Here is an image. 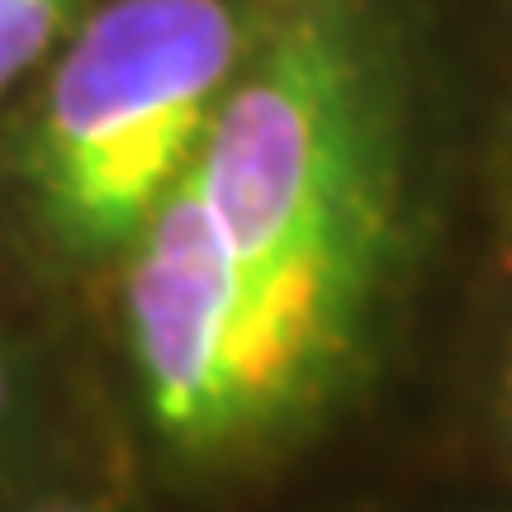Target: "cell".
<instances>
[{"label": "cell", "mask_w": 512, "mask_h": 512, "mask_svg": "<svg viewBox=\"0 0 512 512\" xmlns=\"http://www.w3.org/2000/svg\"><path fill=\"white\" fill-rule=\"evenodd\" d=\"M185 176L242 280L337 370L394 219L389 119L356 24L332 5L285 19L233 72Z\"/></svg>", "instance_id": "cell-1"}, {"label": "cell", "mask_w": 512, "mask_h": 512, "mask_svg": "<svg viewBox=\"0 0 512 512\" xmlns=\"http://www.w3.org/2000/svg\"><path fill=\"white\" fill-rule=\"evenodd\" d=\"M128 266V337L147 408L181 451H238L304 413L332 366L242 280L190 176Z\"/></svg>", "instance_id": "cell-3"}, {"label": "cell", "mask_w": 512, "mask_h": 512, "mask_svg": "<svg viewBox=\"0 0 512 512\" xmlns=\"http://www.w3.org/2000/svg\"><path fill=\"white\" fill-rule=\"evenodd\" d=\"M5 399H10V375H5V366H0V413H5Z\"/></svg>", "instance_id": "cell-5"}, {"label": "cell", "mask_w": 512, "mask_h": 512, "mask_svg": "<svg viewBox=\"0 0 512 512\" xmlns=\"http://www.w3.org/2000/svg\"><path fill=\"white\" fill-rule=\"evenodd\" d=\"M81 0H0V91L34 62Z\"/></svg>", "instance_id": "cell-4"}, {"label": "cell", "mask_w": 512, "mask_h": 512, "mask_svg": "<svg viewBox=\"0 0 512 512\" xmlns=\"http://www.w3.org/2000/svg\"><path fill=\"white\" fill-rule=\"evenodd\" d=\"M43 512H95V508H81V503H57V508H43Z\"/></svg>", "instance_id": "cell-6"}, {"label": "cell", "mask_w": 512, "mask_h": 512, "mask_svg": "<svg viewBox=\"0 0 512 512\" xmlns=\"http://www.w3.org/2000/svg\"><path fill=\"white\" fill-rule=\"evenodd\" d=\"M508 399H512V370H508Z\"/></svg>", "instance_id": "cell-7"}, {"label": "cell", "mask_w": 512, "mask_h": 512, "mask_svg": "<svg viewBox=\"0 0 512 512\" xmlns=\"http://www.w3.org/2000/svg\"><path fill=\"white\" fill-rule=\"evenodd\" d=\"M228 0H114L57 62L34 138L43 209L81 252L124 247L195 162L238 72Z\"/></svg>", "instance_id": "cell-2"}]
</instances>
